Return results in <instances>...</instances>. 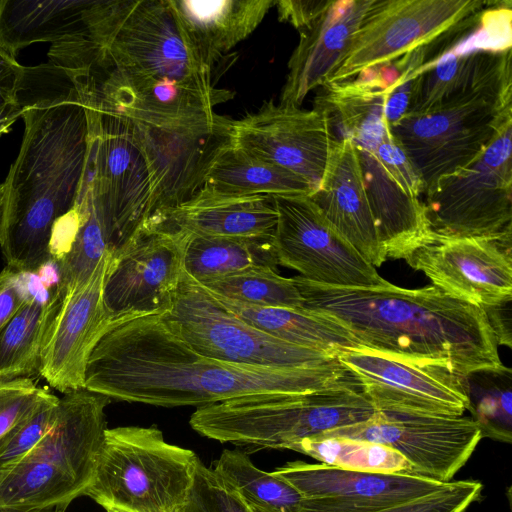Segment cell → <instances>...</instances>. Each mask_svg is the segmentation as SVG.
I'll return each instance as SVG.
<instances>
[{
  "label": "cell",
  "instance_id": "6da1fadb",
  "mask_svg": "<svg viewBox=\"0 0 512 512\" xmlns=\"http://www.w3.org/2000/svg\"><path fill=\"white\" fill-rule=\"evenodd\" d=\"M352 382V374L338 359L285 369L204 356L157 314L110 323L89 356L84 388L118 401L198 408L250 395L305 394Z\"/></svg>",
  "mask_w": 512,
  "mask_h": 512
},
{
  "label": "cell",
  "instance_id": "7a4b0ae2",
  "mask_svg": "<svg viewBox=\"0 0 512 512\" xmlns=\"http://www.w3.org/2000/svg\"><path fill=\"white\" fill-rule=\"evenodd\" d=\"M24 133L5 181L1 249L7 267L34 273L53 261L55 227L75 207L90 152L87 110L70 77L43 63L25 67Z\"/></svg>",
  "mask_w": 512,
  "mask_h": 512
},
{
  "label": "cell",
  "instance_id": "3957f363",
  "mask_svg": "<svg viewBox=\"0 0 512 512\" xmlns=\"http://www.w3.org/2000/svg\"><path fill=\"white\" fill-rule=\"evenodd\" d=\"M293 279L303 308L338 322L361 349L444 365L461 376L502 365L483 309L432 284L354 288L322 285L300 275Z\"/></svg>",
  "mask_w": 512,
  "mask_h": 512
},
{
  "label": "cell",
  "instance_id": "277c9868",
  "mask_svg": "<svg viewBox=\"0 0 512 512\" xmlns=\"http://www.w3.org/2000/svg\"><path fill=\"white\" fill-rule=\"evenodd\" d=\"M512 50L478 51L458 83L429 110L390 127L424 193L473 163L512 122Z\"/></svg>",
  "mask_w": 512,
  "mask_h": 512
},
{
  "label": "cell",
  "instance_id": "5b68a950",
  "mask_svg": "<svg viewBox=\"0 0 512 512\" xmlns=\"http://www.w3.org/2000/svg\"><path fill=\"white\" fill-rule=\"evenodd\" d=\"M377 410L357 382L305 394H262L196 408L189 424L221 443L290 449L302 440L372 418Z\"/></svg>",
  "mask_w": 512,
  "mask_h": 512
},
{
  "label": "cell",
  "instance_id": "8992f818",
  "mask_svg": "<svg viewBox=\"0 0 512 512\" xmlns=\"http://www.w3.org/2000/svg\"><path fill=\"white\" fill-rule=\"evenodd\" d=\"M199 461L192 450L168 443L155 426L107 428L83 495L106 511L178 512Z\"/></svg>",
  "mask_w": 512,
  "mask_h": 512
},
{
  "label": "cell",
  "instance_id": "52a82bcc",
  "mask_svg": "<svg viewBox=\"0 0 512 512\" xmlns=\"http://www.w3.org/2000/svg\"><path fill=\"white\" fill-rule=\"evenodd\" d=\"M92 65L159 80L214 87L212 69L187 45L168 0H96Z\"/></svg>",
  "mask_w": 512,
  "mask_h": 512
},
{
  "label": "cell",
  "instance_id": "ba28073f",
  "mask_svg": "<svg viewBox=\"0 0 512 512\" xmlns=\"http://www.w3.org/2000/svg\"><path fill=\"white\" fill-rule=\"evenodd\" d=\"M171 329L198 353L240 365L307 368L336 356L279 340L227 310L184 270L169 311Z\"/></svg>",
  "mask_w": 512,
  "mask_h": 512
},
{
  "label": "cell",
  "instance_id": "9c48e42d",
  "mask_svg": "<svg viewBox=\"0 0 512 512\" xmlns=\"http://www.w3.org/2000/svg\"><path fill=\"white\" fill-rule=\"evenodd\" d=\"M512 122L466 168L425 191L434 235L512 238Z\"/></svg>",
  "mask_w": 512,
  "mask_h": 512
},
{
  "label": "cell",
  "instance_id": "30bf717a",
  "mask_svg": "<svg viewBox=\"0 0 512 512\" xmlns=\"http://www.w3.org/2000/svg\"><path fill=\"white\" fill-rule=\"evenodd\" d=\"M190 236L163 219L151 218L111 253L102 291L111 323L169 311Z\"/></svg>",
  "mask_w": 512,
  "mask_h": 512
},
{
  "label": "cell",
  "instance_id": "8fae6325",
  "mask_svg": "<svg viewBox=\"0 0 512 512\" xmlns=\"http://www.w3.org/2000/svg\"><path fill=\"white\" fill-rule=\"evenodd\" d=\"M90 123L86 182L111 224V253L148 219L151 175L143 150L122 117L84 104Z\"/></svg>",
  "mask_w": 512,
  "mask_h": 512
},
{
  "label": "cell",
  "instance_id": "7c38bea8",
  "mask_svg": "<svg viewBox=\"0 0 512 512\" xmlns=\"http://www.w3.org/2000/svg\"><path fill=\"white\" fill-rule=\"evenodd\" d=\"M482 0H373L326 84L350 80L425 46L491 6Z\"/></svg>",
  "mask_w": 512,
  "mask_h": 512
},
{
  "label": "cell",
  "instance_id": "4fadbf2b",
  "mask_svg": "<svg viewBox=\"0 0 512 512\" xmlns=\"http://www.w3.org/2000/svg\"><path fill=\"white\" fill-rule=\"evenodd\" d=\"M127 123L150 170L148 219L190 199L204 185L218 155L232 143L233 120L217 113L165 125Z\"/></svg>",
  "mask_w": 512,
  "mask_h": 512
},
{
  "label": "cell",
  "instance_id": "5bb4252c",
  "mask_svg": "<svg viewBox=\"0 0 512 512\" xmlns=\"http://www.w3.org/2000/svg\"><path fill=\"white\" fill-rule=\"evenodd\" d=\"M273 198L277 211L273 246L278 265L322 285L375 288L390 283L324 219L308 196Z\"/></svg>",
  "mask_w": 512,
  "mask_h": 512
},
{
  "label": "cell",
  "instance_id": "9a60e30c",
  "mask_svg": "<svg viewBox=\"0 0 512 512\" xmlns=\"http://www.w3.org/2000/svg\"><path fill=\"white\" fill-rule=\"evenodd\" d=\"M318 437H344L386 445L410 464V473L448 483L466 464L483 434L466 416L378 411L361 423Z\"/></svg>",
  "mask_w": 512,
  "mask_h": 512
},
{
  "label": "cell",
  "instance_id": "2e32d148",
  "mask_svg": "<svg viewBox=\"0 0 512 512\" xmlns=\"http://www.w3.org/2000/svg\"><path fill=\"white\" fill-rule=\"evenodd\" d=\"M337 359L378 411L462 416L469 410L464 376L447 366L405 361L366 349L340 352Z\"/></svg>",
  "mask_w": 512,
  "mask_h": 512
},
{
  "label": "cell",
  "instance_id": "e0dca14e",
  "mask_svg": "<svg viewBox=\"0 0 512 512\" xmlns=\"http://www.w3.org/2000/svg\"><path fill=\"white\" fill-rule=\"evenodd\" d=\"M332 134L326 115L317 110L263 103L255 112L233 120L232 143L250 155L291 171L318 187Z\"/></svg>",
  "mask_w": 512,
  "mask_h": 512
},
{
  "label": "cell",
  "instance_id": "ac0fdd59",
  "mask_svg": "<svg viewBox=\"0 0 512 512\" xmlns=\"http://www.w3.org/2000/svg\"><path fill=\"white\" fill-rule=\"evenodd\" d=\"M512 238H444L406 261L448 295L480 308L512 299Z\"/></svg>",
  "mask_w": 512,
  "mask_h": 512
},
{
  "label": "cell",
  "instance_id": "d6986e66",
  "mask_svg": "<svg viewBox=\"0 0 512 512\" xmlns=\"http://www.w3.org/2000/svg\"><path fill=\"white\" fill-rule=\"evenodd\" d=\"M273 472L304 497L301 512H373L428 495L446 484L408 472H362L301 461Z\"/></svg>",
  "mask_w": 512,
  "mask_h": 512
},
{
  "label": "cell",
  "instance_id": "ffe728a7",
  "mask_svg": "<svg viewBox=\"0 0 512 512\" xmlns=\"http://www.w3.org/2000/svg\"><path fill=\"white\" fill-rule=\"evenodd\" d=\"M110 256L108 251L89 280L64 298L51 327L39 375L61 393L84 388L89 356L111 323L102 298Z\"/></svg>",
  "mask_w": 512,
  "mask_h": 512
},
{
  "label": "cell",
  "instance_id": "44dd1931",
  "mask_svg": "<svg viewBox=\"0 0 512 512\" xmlns=\"http://www.w3.org/2000/svg\"><path fill=\"white\" fill-rule=\"evenodd\" d=\"M324 219L372 266L387 259L349 138H332L322 179L308 195Z\"/></svg>",
  "mask_w": 512,
  "mask_h": 512
},
{
  "label": "cell",
  "instance_id": "7402d4cb",
  "mask_svg": "<svg viewBox=\"0 0 512 512\" xmlns=\"http://www.w3.org/2000/svg\"><path fill=\"white\" fill-rule=\"evenodd\" d=\"M372 3L373 0L332 1L322 15L299 31L280 104L300 107L310 91L327 83Z\"/></svg>",
  "mask_w": 512,
  "mask_h": 512
},
{
  "label": "cell",
  "instance_id": "603a6c76",
  "mask_svg": "<svg viewBox=\"0 0 512 512\" xmlns=\"http://www.w3.org/2000/svg\"><path fill=\"white\" fill-rule=\"evenodd\" d=\"M110 400L85 388L64 394L59 398L51 428L25 458L62 468L85 491L94 476L103 445L107 430L105 408Z\"/></svg>",
  "mask_w": 512,
  "mask_h": 512
},
{
  "label": "cell",
  "instance_id": "cb8c5ba5",
  "mask_svg": "<svg viewBox=\"0 0 512 512\" xmlns=\"http://www.w3.org/2000/svg\"><path fill=\"white\" fill-rule=\"evenodd\" d=\"M151 218L194 235L273 238L277 211L271 195H241L203 185L190 199Z\"/></svg>",
  "mask_w": 512,
  "mask_h": 512
},
{
  "label": "cell",
  "instance_id": "d4e9b609",
  "mask_svg": "<svg viewBox=\"0 0 512 512\" xmlns=\"http://www.w3.org/2000/svg\"><path fill=\"white\" fill-rule=\"evenodd\" d=\"M355 147L368 202L386 257L407 261L416 250L433 240L434 233L424 202L406 194L369 148Z\"/></svg>",
  "mask_w": 512,
  "mask_h": 512
},
{
  "label": "cell",
  "instance_id": "484cf974",
  "mask_svg": "<svg viewBox=\"0 0 512 512\" xmlns=\"http://www.w3.org/2000/svg\"><path fill=\"white\" fill-rule=\"evenodd\" d=\"M277 0H168L196 58L212 69L259 26Z\"/></svg>",
  "mask_w": 512,
  "mask_h": 512
},
{
  "label": "cell",
  "instance_id": "4316f807",
  "mask_svg": "<svg viewBox=\"0 0 512 512\" xmlns=\"http://www.w3.org/2000/svg\"><path fill=\"white\" fill-rule=\"evenodd\" d=\"M95 0H1L0 45L17 58L35 43L92 37Z\"/></svg>",
  "mask_w": 512,
  "mask_h": 512
},
{
  "label": "cell",
  "instance_id": "83f0119b",
  "mask_svg": "<svg viewBox=\"0 0 512 512\" xmlns=\"http://www.w3.org/2000/svg\"><path fill=\"white\" fill-rule=\"evenodd\" d=\"M209 293L241 320L284 342L336 357L346 350L361 349L346 328L319 313L305 308L256 306Z\"/></svg>",
  "mask_w": 512,
  "mask_h": 512
},
{
  "label": "cell",
  "instance_id": "f1b7e54d",
  "mask_svg": "<svg viewBox=\"0 0 512 512\" xmlns=\"http://www.w3.org/2000/svg\"><path fill=\"white\" fill-rule=\"evenodd\" d=\"M73 229L71 240L56 262L58 280L53 294L61 301L84 285L103 256L111 252L110 220L92 194L86 176L78 201L71 211Z\"/></svg>",
  "mask_w": 512,
  "mask_h": 512
},
{
  "label": "cell",
  "instance_id": "f546056e",
  "mask_svg": "<svg viewBox=\"0 0 512 512\" xmlns=\"http://www.w3.org/2000/svg\"><path fill=\"white\" fill-rule=\"evenodd\" d=\"M60 306L61 301L52 292L46 299L31 293L0 329V380L39 374L42 354Z\"/></svg>",
  "mask_w": 512,
  "mask_h": 512
},
{
  "label": "cell",
  "instance_id": "4dcf8cb0",
  "mask_svg": "<svg viewBox=\"0 0 512 512\" xmlns=\"http://www.w3.org/2000/svg\"><path fill=\"white\" fill-rule=\"evenodd\" d=\"M84 487L67 471L43 460L23 459L0 483V511L51 512L66 508Z\"/></svg>",
  "mask_w": 512,
  "mask_h": 512
},
{
  "label": "cell",
  "instance_id": "1f68e13d",
  "mask_svg": "<svg viewBox=\"0 0 512 512\" xmlns=\"http://www.w3.org/2000/svg\"><path fill=\"white\" fill-rule=\"evenodd\" d=\"M204 185L241 195H310L311 184L303 177L260 160L233 143L213 162Z\"/></svg>",
  "mask_w": 512,
  "mask_h": 512
},
{
  "label": "cell",
  "instance_id": "d6a6232c",
  "mask_svg": "<svg viewBox=\"0 0 512 512\" xmlns=\"http://www.w3.org/2000/svg\"><path fill=\"white\" fill-rule=\"evenodd\" d=\"M277 266L273 238L191 234L184 259L185 272L199 284L249 268Z\"/></svg>",
  "mask_w": 512,
  "mask_h": 512
},
{
  "label": "cell",
  "instance_id": "836d02e7",
  "mask_svg": "<svg viewBox=\"0 0 512 512\" xmlns=\"http://www.w3.org/2000/svg\"><path fill=\"white\" fill-rule=\"evenodd\" d=\"M252 512H301L304 497L274 472L256 467L243 451L224 450L212 467Z\"/></svg>",
  "mask_w": 512,
  "mask_h": 512
},
{
  "label": "cell",
  "instance_id": "e575fe53",
  "mask_svg": "<svg viewBox=\"0 0 512 512\" xmlns=\"http://www.w3.org/2000/svg\"><path fill=\"white\" fill-rule=\"evenodd\" d=\"M289 450L320 463L345 470L376 473H410L409 462L395 449L366 440L314 437L293 444Z\"/></svg>",
  "mask_w": 512,
  "mask_h": 512
},
{
  "label": "cell",
  "instance_id": "d590c367",
  "mask_svg": "<svg viewBox=\"0 0 512 512\" xmlns=\"http://www.w3.org/2000/svg\"><path fill=\"white\" fill-rule=\"evenodd\" d=\"M469 410L480 426L483 437L510 441L512 371L503 364L483 368L464 376Z\"/></svg>",
  "mask_w": 512,
  "mask_h": 512
},
{
  "label": "cell",
  "instance_id": "8d00e7d4",
  "mask_svg": "<svg viewBox=\"0 0 512 512\" xmlns=\"http://www.w3.org/2000/svg\"><path fill=\"white\" fill-rule=\"evenodd\" d=\"M202 285L209 292L241 303L303 308V299L293 278L268 267L249 268Z\"/></svg>",
  "mask_w": 512,
  "mask_h": 512
},
{
  "label": "cell",
  "instance_id": "74e56055",
  "mask_svg": "<svg viewBox=\"0 0 512 512\" xmlns=\"http://www.w3.org/2000/svg\"><path fill=\"white\" fill-rule=\"evenodd\" d=\"M59 398L48 391L38 404L0 441V470L22 461L51 428Z\"/></svg>",
  "mask_w": 512,
  "mask_h": 512
},
{
  "label": "cell",
  "instance_id": "f35d334b",
  "mask_svg": "<svg viewBox=\"0 0 512 512\" xmlns=\"http://www.w3.org/2000/svg\"><path fill=\"white\" fill-rule=\"evenodd\" d=\"M178 512H252L238 493L199 461L187 499Z\"/></svg>",
  "mask_w": 512,
  "mask_h": 512
},
{
  "label": "cell",
  "instance_id": "ab89813d",
  "mask_svg": "<svg viewBox=\"0 0 512 512\" xmlns=\"http://www.w3.org/2000/svg\"><path fill=\"white\" fill-rule=\"evenodd\" d=\"M481 491L477 481H450L433 493L373 512H465Z\"/></svg>",
  "mask_w": 512,
  "mask_h": 512
},
{
  "label": "cell",
  "instance_id": "60d3db41",
  "mask_svg": "<svg viewBox=\"0 0 512 512\" xmlns=\"http://www.w3.org/2000/svg\"><path fill=\"white\" fill-rule=\"evenodd\" d=\"M47 393L31 378L0 380V441Z\"/></svg>",
  "mask_w": 512,
  "mask_h": 512
},
{
  "label": "cell",
  "instance_id": "b9f144b4",
  "mask_svg": "<svg viewBox=\"0 0 512 512\" xmlns=\"http://www.w3.org/2000/svg\"><path fill=\"white\" fill-rule=\"evenodd\" d=\"M25 66L0 45V137L21 117L24 104L20 91Z\"/></svg>",
  "mask_w": 512,
  "mask_h": 512
},
{
  "label": "cell",
  "instance_id": "7bdbcfd3",
  "mask_svg": "<svg viewBox=\"0 0 512 512\" xmlns=\"http://www.w3.org/2000/svg\"><path fill=\"white\" fill-rule=\"evenodd\" d=\"M333 0H278L276 9L281 22L291 24L298 31L309 26L331 5Z\"/></svg>",
  "mask_w": 512,
  "mask_h": 512
},
{
  "label": "cell",
  "instance_id": "ee69618b",
  "mask_svg": "<svg viewBox=\"0 0 512 512\" xmlns=\"http://www.w3.org/2000/svg\"><path fill=\"white\" fill-rule=\"evenodd\" d=\"M20 274L9 267L0 271V329L14 317L31 294L25 290Z\"/></svg>",
  "mask_w": 512,
  "mask_h": 512
},
{
  "label": "cell",
  "instance_id": "f6af8a7d",
  "mask_svg": "<svg viewBox=\"0 0 512 512\" xmlns=\"http://www.w3.org/2000/svg\"><path fill=\"white\" fill-rule=\"evenodd\" d=\"M512 299L482 307L498 346H512Z\"/></svg>",
  "mask_w": 512,
  "mask_h": 512
},
{
  "label": "cell",
  "instance_id": "bcb514c9",
  "mask_svg": "<svg viewBox=\"0 0 512 512\" xmlns=\"http://www.w3.org/2000/svg\"><path fill=\"white\" fill-rule=\"evenodd\" d=\"M5 210H6V200H5V189L3 183L0 184V245L3 241L4 237V228H5Z\"/></svg>",
  "mask_w": 512,
  "mask_h": 512
},
{
  "label": "cell",
  "instance_id": "7dc6e473",
  "mask_svg": "<svg viewBox=\"0 0 512 512\" xmlns=\"http://www.w3.org/2000/svg\"><path fill=\"white\" fill-rule=\"evenodd\" d=\"M7 470H0V483H1L2 479H3V477L5 476Z\"/></svg>",
  "mask_w": 512,
  "mask_h": 512
},
{
  "label": "cell",
  "instance_id": "c3c4849f",
  "mask_svg": "<svg viewBox=\"0 0 512 512\" xmlns=\"http://www.w3.org/2000/svg\"><path fill=\"white\" fill-rule=\"evenodd\" d=\"M65 511V508H57L55 510H53L52 512H64ZM0 512H10V511H0Z\"/></svg>",
  "mask_w": 512,
  "mask_h": 512
},
{
  "label": "cell",
  "instance_id": "681fc988",
  "mask_svg": "<svg viewBox=\"0 0 512 512\" xmlns=\"http://www.w3.org/2000/svg\"><path fill=\"white\" fill-rule=\"evenodd\" d=\"M107 512H118L116 510H107Z\"/></svg>",
  "mask_w": 512,
  "mask_h": 512
},
{
  "label": "cell",
  "instance_id": "f907efd6",
  "mask_svg": "<svg viewBox=\"0 0 512 512\" xmlns=\"http://www.w3.org/2000/svg\"><path fill=\"white\" fill-rule=\"evenodd\" d=\"M118 512H120V511H118Z\"/></svg>",
  "mask_w": 512,
  "mask_h": 512
}]
</instances>
